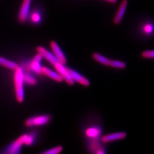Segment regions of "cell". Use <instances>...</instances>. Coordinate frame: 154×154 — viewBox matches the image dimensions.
<instances>
[{"mask_svg": "<svg viewBox=\"0 0 154 154\" xmlns=\"http://www.w3.org/2000/svg\"><path fill=\"white\" fill-rule=\"evenodd\" d=\"M67 71L69 73L70 77H72V79L74 81H77V82L85 86H88L90 85V82L88 81V79L86 78L83 77L82 75H80L73 70L71 69H69L68 67H66Z\"/></svg>", "mask_w": 154, "mask_h": 154, "instance_id": "cell-9", "label": "cell"}, {"mask_svg": "<svg viewBox=\"0 0 154 154\" xmlns=\"http://www.w3.org/2000/svg\"><path fill=\"white\" fill-rule=\"evenodd\" d=\"M42 12L39 9H34L32 11H30V14L28 18L31 22L37 25L39 24L42 20Z\"/></svg>", "mask_w": 154, "mask_h": 154, "instance_id": "cell-11", "label": "cell"}, {"mask_svg": "<svg viewBox=\"0 0 154 154\" xmlns=\"http://www.w3.org/2000/svg\"><path fill=\"white\" fill-rule=\"evenodd\" d=\"M26 137V134H23L20 136L16 140L2 149L1 153L4 154H18L21 153L22 146L24 144Z\"/></svg>", "mask_w": 154, "mask_h": 154, "instance_id": "cell-2", "label": "cell"}, {"mask_svg": "<svg viewBox=\"0 0 154 154\" xmlns=\"http://www.w3.org/2000/svg\"><path fill=\"white\" fill-rule=\"evenodd\" d=\"M50 119V117L49 116H37L32 117L26 120L25 125L26 126L33 127L42 126L46 124Z\"/></svg>", "mask_w": 154, "mask_h": 154, "instance_id": "cell-4", "label": "cell"}, {"mask_svg": "<svg viewBox=\"0 0 154 154\" xmlns=\"http://www.w3.org/2000/svg\"><path fill=\"white\" fill-rule=\"evenodd\" d=\"M55 66V69L58 72L59 74L62 77L63 79H65V81L70 85H72L74 83V81L70 77L69 73L67 71L66 67L63 66V65L60 63L59 62L56 63L54 65Z\"/></svg>", "mask_w": 154, "mask_h": 154, "instance_id": "cell-5", "label": "cell"}, {"mask_svg": "<svg viewBox=\"0 0 154 154\" xmlns=\"http://www.w3.org/2000/svg\"><path fill=\"white\" fill-rule=\"evenodd\" d=\"M104 1L111 3V4H115L117 1V0H104Z\"/></svg>", "mask_w": 154, "mask_h": 154, "instance_id": "cell-23", "label": "cell"}, {"mask_svg": "<svg viewBox=\"0 0 154 154\" xmlns=\"http://www.w3.org/2000/svg\"><path fill=\"white\" fill-rule=\"evenodd\" d=\"M50 46L53 51L54 52L55 57L57 59L58 61L62 65L65 64L66 63V57L62 53V51H61V49L58 44L55 42V41H53L50 42Z\"/></svg>", "mask_w": 154, "mask_h": 154, "instance_id": "cell-7", "label": "cell"}, {"mask_svg": "<svg viewBox=\"0 0 154 154\" xmlns=\"http://www.w3.org/2000/svg\"><path fill=\"white\" fill-rule=\"evenodd\" d=\"M143 31L146 34H150L152 32L153 30V26L150 23H146L143 26Z\"/></svg>", "mask_w": 154, "mask_h": 154, "instance_id": "cell-21", "label": "cell"}, {"mask_svg": "<svg viewBox=\"0 0 154 154\" xmlns=\"http://www.w3.org/2000/svg\"><path fill=\"white\" fill-rule=\"evenodd\" d=\"M14 71V83L17 101L21 103L24 100L23 89V73L24 70L22 66H19Z\"/></svg>", "mask_w": 154, "mask_h": 154, "instance_id": "cell-1", "label": "cell"}, {"mask_svg": "<svg viewBox=\"0 0 154 154\" xmlns=\"http://www.w3.org/2000/svg\"><path fill=\"white\" fill-rule=\"evenodd\" d=\"M142 56L144 58H152L154 57V52L153 50H149L144 51L142 53Z\"/></svg>", "mask_w": 154, "mask_h": 154, "instance_id": "cell-22", "label": "cell"}, {"mask_svg": "<svg viewBox=\"0 0 154 154\" xmlns=\"http://www.w3.org/2000/svg\"><path fill=\"white\" fill-rule=\"evenodd\" d=\"M128 5V1L123 0L119 6V8L116 13V16L114 17L113 22L116 25H118L121 22L125 14Z\"/></svg>", "mask_w": 154, "mask_h": 154, "instance_id": "cell-6", "label": "cell"}, {"mask_svg": "<svg viewBox=\"0 0 154 154\" xmlns=\"http://www.w3.org/2000/svg\"><path fill=\"white\" fill-rule=\"evenodd\" d=\"M37 51L42 56V57H44L45 58H46L52 65H54L56 63L58 62L55 56L51 54L47 50L45 49L42 46H38L37 48Z\"/></svg>", "mask_w": 154, "mask_h": 154, "instance_id": "cell-10", "label": "cell"}, {"mask_svg": "<svg viewBox=\"0 0 154 154\" xmlns=\"http://www.w3.org/2000/svg\"><path fill=\"white\" fill-rule=\"evenodd\" d=\"M109 66L116 67V68H119V69H125L126 67V65L125 62L119 61H110Z\"/></svg>", "mask_w": 154, "mask_h": 154, "instance_id": "cell-17", "label": "cell"}, {"mask_svg": "<svg viewBox=\"0 0 154 154\" xmlns=\"http://www.w3.org/2000/svg\"><path fill=\"white\" fill-rule=\"evenodd\" d=\"M34 136L35 135L33 133H30L29 134H26V137L25 139L24 144L26 145V146H30L31 145L33 142H34Z\"/></svg>", "mask_w": 154, "mask_h": 154, "instance_id": "cell-18", "label": "cell"}, {"mask_svg": "<svg viewBox=\"0 0 154 154\" xmlns=\"http://www.w3.org/2000/svg\"><path fill=\"white\" fill-rule=\"evenodd\" d=\"M93 57L95 60L99 62V63H100L103 65H105L106 66H109L110 65V60H109L108 58H106L102 55H100L98 53H94Z\"/></svg>", "mask_w": 154, "mask_h": 154, "instance_id": "cell-16", "label": "cell"}, {"mask_svg": "<svg viewBox=\"0 0 154 154\" xmlns=\"http://www.w3.org/2000/svg\"><path fill=\"white\" fill-rule=\"evenodd\" d=\"M31 0H23L18 11V21L20 23H25L28 19L30 11Z\"/></svg>", "mask_w": 154, "mask_h": 154, "instance_id": "cell-3", "label": "cell"}, {"mask_svg": "<svg viewBox=\"0 0 154 154\" xmlns=\"http://www.w3.org/2000/svg\"><path fill=\"white\" fill-rule=\"evenodd\" d=\"M0 66H2L9 70H15L20 65H18L15 62L7 60L5 58L0 56Z\"/></svg>", "mask_w": 154, "mask_h": 154, "instance_id": "cell-13", "label": "cell"}, {"mask_svg": "<svg viewBox=\"0 0 154 154\" xmlns=\"http://www.w3.org/2000/svg\"><path fill=\"white\" fill-rule=\"evenodd\" d=\"M41 72L46 76L51 78L52 79L55 80L57 82H61L63 80L62 77H61L60 74L56 73L55 72H53L52 70H51L50 69L47 67H45L41 68Z\"/></svg>", "mask_w": 154, "mask_h": 154, "instance_id": "cell-14", "label": "cell"}, {"mask_svg": "<svg viewBox=\"0 0 154 154\" xmlns=\"http://www.w3.org/2000/svg\"><path fill=\"white\" fill-rule=\"evenodd\" d=\"M42 58V56L39 53H38L37 55H35L33 60L30 62V65L27 66L26 69L28 70H33L36 73H42L41 72V67L40 66V61H41Z\"/></svg>", "mask_w": 154, "mask_h": 154, "instance_id": "cell-8", "label": "cell"}, {"mask_svg": "<svg viewBox=\"0 0 154 154\" xmlns=\"http://www.w3.org/2000/svg\"><path fill=\"white\" fill-rule=\"evenodd\" d=\"M126 134L125 132H117L109 135H106L102 137V140L104 143H107L112 141L124 139L126 137Z\"/></svg>", "mask_w": 154, "mask_h": 154, "instance_id": "cell-12", "label": "cell"}, {"mask_svg": "<svg viewBox=\"0 0 154 154\" xmlns=\"http://www.w3.org/2000/svg\"><path fill=\"white\" fill-rule=\"evenodd\" d=\"M99 134V130L96 128H90L86 131V134L88 137H94L98 135Z\"/></svg>", "mask_w": 154, "mask_h": 154, "instance_id": "cell-20", "label": "cell"}, {"mask_svg": "<svg viewBox=\"0 0 154 154\" xmlns=\"http://www.w3.org/2000/svg\"><path fill=\"white\" fill-rule=\"evenodd\" d=\"M23 81L24 83H26L29 85L30 86H34L35 85H36L37 83V80L36 79L33 77L30 73H29L28 72H24L23 73Z\"/></svg>", "mask_w": 154, "mask_h": 154, "instance_id": "cell-15", "label": "cell"}, {"mask_svg": "<svg viewBox=\"0 0 154 154\" xmlns=\"http://www.w3.org/2000/svg\"><path fill=\"white\" fill-rule=\"evenodd\" d=\"M62 147L61 146H58L55 148L51 149L50 150H48L47 151H45L44 152H43V154H57L60 153L61 151H62Z\"/></svg>", "mask_w": 154, "mask_h": 154, "instance_id": "cell-19", "label": "cell"}]
</instances>
